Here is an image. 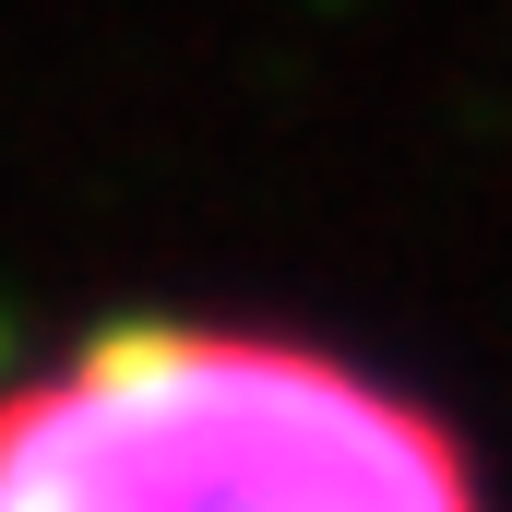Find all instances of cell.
Masks as SVG:
<instances>
[{
  "mask_svg": "<svg viewBox=\"0 0 512 512\" xmlns=\"http://www.w3.org/2000/svg\"><path fill=\"white\" fill-rule=\"evenodd\" d=\"M0 512H489L453 429L286 334L143 322L0 393Z\"/></svg>",
  "mask_w": 512,
  "mask_h": 512,
  "instance_id": "obj_1",
  "label": "cell"
}]
</instances>
